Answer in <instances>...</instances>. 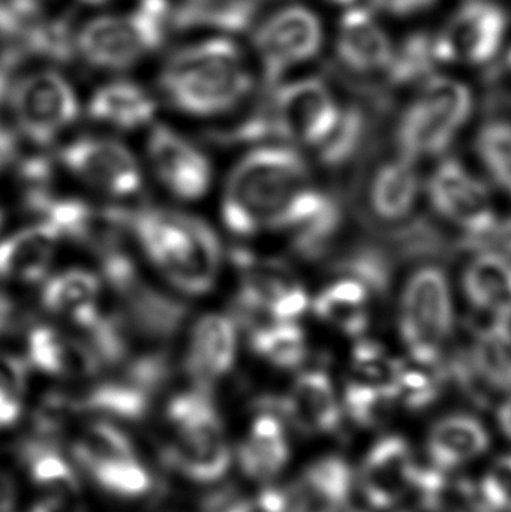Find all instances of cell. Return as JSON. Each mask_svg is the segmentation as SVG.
<instances>
[{
    "mask_svg": "<svg viewBox=\"0 0 511 512\" xmlns=\"http://www.w3.org/2000/svg\"><path fill=\"white\" fill-rule=\"evenodd\" d=\"M162 107L195 120L225 119L263 86L243 39L194 33L165 51L152 83Z\"/></svg>",
    "mask_w": 511,
    "mask_h": 512,
    "instance_id": "1",
    "label": "cell"
},
{
    "mask_svg": "<svg viewBox=\"0 0 511 512\" xmlns=\"http://www.w3.org/2000/svg\"><path fill=\"white\" fill-rule=\"evenodd\" d=\"M312 188L306 159L296 147L258 144L234 165L225 183L221 215L237 237L285 230L300 198Z\"/></svg>",
    "mask_w": 511,
    "mask_h": 512,
    "instance_id": "2",
    "label": "cell"
},
{
    "mask_svg": "<svg viewBox=\"0 0 511 512\" xmlns=\"http://www.w3.org/2000/svg\"><path fill=\"white\" fill-rule=\"evenodd\" d=\"M129 239L182 294L206 295L221 273L222 245L198 216L165 207L123 209Z\"/></svg>",
    "mask_w": 511,
    "mask_h": 512,
    "instance_id": "3",
    "label": "cell"
},
{
    "mask_svg": "<svg viewBox=\"0 0 511 512\" xmlns=\"http://www.w3.org/2000/svg\"><path fill=\"white\" fill-rule=\"evenodd\" d=\"M476 108V90L459 72H438L411 87L396 117L398 155L414 162L443 155L467 128Z\"/></svg>",
    "mask_w": 511,
    "mask_h": 512,
    "instance_id": "4",
    "label": "cell"
},
{
    "mask_svg": "<svg viewBox=\"0 0 511 512\" xmlns=\"http://www.w3.org/2000/svg\"><path fill=\"white\" fill-rule=\"evenodd\" d=\"M330 26L311 0H288L267 9L245 38L266 86L306 74L330 48Z\"/></svg>",
    "mask_w": 511,
    "mask_h": 512,
    "instance_id": "5",
    "label": "cell"
},
{
    "mask_svg": "<svg viewBox=\"0 0 511 512\" xmlns=\"http://www.w3.org/2000/svg\"><path fill=\"white\" fill-rule=\"evenodd\" d=\"M3 116L21 141L44 149L84 116V96L63 66L33 63L12 74Z\"/></svg>",
    "mask_w": 511,
    "mask_h": 512,
    "instance_id": "6",
    "label": "cell"
},
{
    "mask_svg": "<svg viewBox=\"0 0 511 512\" xmlns=\"http://www.w3.org/2000/svg\"><path fill=\"white\" fill-rule=\"evenodd\" d=\"M171 442L167 460L189 480L215 483L227 474L230 445L210 391L191 388L171 397L167 405Z\"/></svg>",
    "mask_w": 511,
    "mask_h": 512,
    "instance_id": "7",
    "label": "cell"
},
{
    "mask_svg": "<svg viewBox=\"0 0 511 512\" xmlns=\"http://www.w3.org/2000/svg\"><path fill=\"white\" fill-rule=\"evenodd\" d=\"M399 333L410 357L423 367H440L455 330L449 277L437 265L417 268L404 285L399 303Z\"/></svg>",
    "mask_w": 511,
    "mask_h": 512,
    "instance_id": "8",
    "label": "cell"
},
{
    "mask_svg": "<svg viewBox=\"0 0 511 512\" xmlns=\"http://www.w3.org/2000/svg\"><path fill=\"white\" fill-rule=\"evenodd\" d=\"M344 105L332 84L318 75L288 78L272 87L263 108L270 141L317 150L332 134Z\"/></svg>",
    "mask_w": 511,
    "mask_h": 512,
    "instance_id": "9",
    "label": "cell"
},
{
    "mask_svg": "<svg viewBox=\"0 0 511 512\" xmlns=\"http://www.w3.org/2000/svg\"><path fill=\"white\" fill-rule=\"evenodd\" d=\"M435 30L447 71H470L501 63L511 42V17L500 0H458Z\"/></svg>",
    "mask_w": 511,
    "mask_h": 512,
    "instance_id": "10",
    "label": "cell"
},
{
    "mask_svg": "<svg viewBox=\"0 0 511 512\" xmlns=\"http://www.w3.org/2000/svg\"><path fill=\"white\" fill-rule=\"evenodd\" d=\"M158 51L131 6L89 12L75 24L74 60L99 77L134 74Z\"/></svg>",
    "mask_w": 511,
    "mask_h": 512,
    "instance_id": "11",
    "label": "cell"
},
{
    "mask_svg": "<svg viewBox=\"0 0 511 512\" xmlns=\"http://www.w3.org/2000/svg\"><path fill=\"white\" fill-rule=\"evenodd\" d=\"M57 162L69 176L114 200L134 197L143 189V171L134 153L107 135H83L68 141Z\"/></svg>",
    "mask_w": 511,
    "mask_h": 512,
    "instance_id": "12",
    "label": "cell"
},
{
    "mask_svg": "<svg viewBox=\"0 0 511 512\" xmlns=\"http://www.w3.org/2000/svg\"><path fill=\"white\" fill-rule=\"evenodd\" d=\"M432 209L462 231L461 240L482 239L498 227L500 216L488 186L458 159H444L428 182Z\"/></svg>",
    "mask_w": 511,
    "mask_h": 512,
    "instance_id": "13",
    "label": "cell"
},
{
    "mask_svg": "<svg viewBox=\"0 0 511 512\" xmlns=\"http://www.w3.org/2000/svg\"><path fill=\"white\" fill-rule=\"evenodd\" d=\"M390 26L369 5L348 9L330 26L329 51L348 74L386 78L398 41Z\"/></svg>",
    "mask_w": 511,
    "mask_h": 512,
    "instance_id": "14",
    "label": "cell"
},
{
    "mask_svg": "<svg viewBox=\"0 0 511 512\" xmlns=\"http://www.w3.org/2000/svg\"><path fill=\"white\" fill-rule=\"evenodd\" d=\"M146 155L156 179L173 197L198 201L209 192L213 179L210 159L173 126L158 120L147 131Z\"/></svg>",
    "mask_w": 511,
    "mask_h": 512,
    "instance_id": "15",
    "label": "cell"
},
{
    "mask_svg": "<svg viewBox=\"0 0 511 512\" xmlns=\"http://www.w3.org/2000/svg\"><path fill=\"white\" fill-rule=\"evenodd\" d=\"M161 108L152 84L134 74L101 77L84 96V116L114 132L149 131L158 122Z\"/></svg>",
    "mask_w": 511,
    "mask_h": 512,
    "instance_id": "16",
    "label": "cell"
},
{
    "mask_svg": "<svg viewBox=\"0 0 511 512\" xmlns=\"http://www.w3.org/2000/svg\"><path fill=\"white\" fill-rule=\"evenodd\" d=\"M27 366L60 381H95L104 366L80 331L65 330L51 322H36L26 331Z\"/></svg>",
    "mask_w": 511,
    "mask_h": 512,
    "instance_id": "17",
    "label": "cell"
},
{
    "mask_svg": "<svg viewBox=\"0 0 511 512\" xmlns=\"http://www.w3.org/2000/svg\"><path fill=\"white\" fill-rule=\"evenodd\" d=\"M419 481L413 448L401 436L378 439L360 466V493L375 510L389 511L404 504Z\"/></svg>",
    "mask_w": 511,
    "mask_h": 512,
    "instance_id": "18",
    "label": "cell"
},
{
    "mask_svg": "<svg viewBox=\"0 0 511 512\" xmlns=\"http://www.w3.org/2000/svg\"><path fill=\"white\" fill-rule=\"evenodd\" d=\"M237 325L228 313H206L189 328L183 370L195 388L210 391L227 378L237 357Z\"/></svg>",
    "mask_w": 511,
    "mask_h": 512,
    "instance_id": "19",
    "label": "cell"
},
{
    "mask_svg": "<svg viewBox=\"0 0 511 512\" xmlns=\"http://www.w3.org/2000/svg\"><path fill=\"white\" fill-rule=\"evenodd\" d=\"M420 197V176L414 161L398 155L381 162L365 186V218L395 231L411 222Z\"/></svg>",
    "mask_w": 511,
    "mask_h": 512,
    "instance_id": "20",
    "label": "cell"
},
{
    "mask_svg": "<svg viewBox=\"0 0 511 512\" xmlns=\"http://www.w3.org/2000/svg\"><path fill=\"white\" fill-rule=\"evenodd\" d=\"M276 402L279 415L305 435H332L342 426L344 408L326 370L300 373L288 393Z\"/></svg>",
    "mask_w": 511,
    "mask_h": 512,
    "instance_id": "21",
    "label": "cell"
},
{
    "mask_svg": "<svg viewBox=\"0 0 511 512\" xmlns=\"http://www.w3.org/2000/svg\"><path fill=\"white\" fill-rule=\"evenodd\" d=\"M41 306L57 321L86 331L105 313L104 280L78 267L50 274L42 283Z\"/></svg>",
    "mask_w": 511,
    "mask_h": 512,
    "instance_id": "22",
    "label": "cell"
},
{
    "mask_svg": "<svg viewBox=\"0 0 511 512\" xmlns=\"http://www.w3.org/2000/svg\"><path fill=\"white\" fill-rule=\"evenodd\" d=\"M60 237L47 225H30L0 240V282L44 283L56 256Z\"/></svg>",
    "mask_w": 511,
    "mask_h": 512,
    "instance_id": "23",
    "label": "cell"
},
{
    "mask_svg": "<svg viewBox=\"0 0 511 512\" xmlns=\"http://www.w3.org/2000/svg\"><path fill=\"white\" fill-rule=\"evenodd\" d=\"M291 222V251L303 261L326 258L344 225V209L335 195L314 188Z\"/></svg>",
    "mask_w": 511,
    "mask_h": 512,
    "instance_id": "24",
    "label": "cell"
},
{
    "mask_svg": "<svg viewBox=\"0 0 511 512\" xmlns=\"http://www.w3.org/2000/svg\"><path fill=\"white\" fill-rule=\"evenodd\" d=\"M351 487L347 463L326 457L308 466L284 492L290 512H335L348 507Z\"/></svg>",
    "mask_w": 511,
    "mask_h": 512,
    "instance_id": "25",
    "label": "cell"
},
{
    "mask_svg": "<svg viewBox=\"0 0 511 512\" xmlns=\"http://www.w3.org/2000/svg\"><path fill=\"white\" fill-rule=\"evenodd\" d=\"M290 460V441L284 418L275 409L255 415L239 448L243 474L251 480L269 483Z\"/></svg>",
    "mask_w": 511,
    "mask_h": 512,
    "instance_id": "26",
    "label": "cell"
},
{
    "mask_svg": "<svg viewBox=\"0 0 511 512\" xmlns=\"http://www.w3.org/2000/svg\"><path fill=\"white\" fill-rule=\"evenodd\" d=\"M491 438L485 424L471 414L446 415L429 430L426 451L440 469H456L476 462L488 451Z\"/></svg>",
    "mask_w": 511,
    "mask_h": 512,
    "instance_id": "27",
    "label": "cell"
},
{
    "mask_svg": "<svg viewBox=\"0 0 511 512\" xmlns=\"http://www.w3.org/2000/svg\"><path fill=\"white\" fill-rule=\"evenodd\" d=\"M462 286L480 313L511 321V261L506 256L477 252L465 267Z\"/></svg>",
    "mask_w": 511,
    "mask_h": 512,
    "instance_id": "28",
    "label": "cell"
},
{
    "mask_svg": "<svg viewBox=\"0 0 511 512\" xmlns=\"http://www.w3.org/2000/svg\"><path fill=\"white\" fill-rule=\"evenodd\" d=\"M371 298L365 285L350 277L339 276L315 295L311 307L324 324L345 336L360 337L371 324Z\"/></svg>",
    "mask_w": 511,
    "mask_h": 512,
    "instance_id": "29",
    "label": "cell"
},
{
    "mask_svg": "<svg viewBox=\"0 0 511 512\" xmlns=\"http://www.w3.org/2000/svg\"><path fill=\"white\" fill-rule=\"evenodd\" d=\"M471 360L489 393H511V321L491 319L473 328L467 346Z\"/></svg>",
    "mask_w": 511,
    "mask_h": 512,
    "instance_id": "30",
    "label": "cell"
},
{
    "mask_svg": "<svg viewBox=\"0 0 511 512\" xmlns=\"http://www.w3.org/2000/svg\"><path fill=\"white\" fill-rule=\"evenodd\" d=\"M443 71L447 69L441 59L435 30H417L396 41L392 65L384 80L399 89L410 90Z\"/></svg>",
    "mask_w": 511,
    "mask_h": 512,
    "instance_id": "31",
    "label": "cell"
},
{
    "mask_svg": "<svg viewBox=\"0 0 511 512\" xmlns=\"http://www.w3.org/2000/svg\"><path fill=\"white\" fill-rule=\"evenodd\" d=\"M252 354L281 370L299 369L308 358V340L297 322H269L248 333Z\"/></svg>",
    "mask_w": 511,
    "mask_h": 512,
    "instance_id": "32",
    "label": "cell"
},
{
    "mask_svg": "<svg viewBox=\"0 0 511 512\" xmlns=\"http://www.w3.org/2000/svg\"><path fill=\"white\" fill-rule=\"evenodd\" d=\"M74 454L89 474L137 457L131 439L107 420L92 421L78 432Z\"/></svg>",
    "mask_w": 511,
    "mask_h": 512,
    "instance_id": "33",
    "label": "cell"
},
{
    "mask_svg": "<svg viewBox=\"0 0 511 512\" xmlns=\"http://www.w3.org/2000/svg\"><path fill=\"white\" fill-rule=\"evenodd\" d=\"M369 131L368 113L360 105L345 102L335 129L317 149L321 164L330 170L348 167L365 149Z\"/></svg>",
    "mask_w": 511,
    "mask_h": 512,
    "instance_id": "34",
    "label": "cell"
},
{
    "mask_svg": "<svg viewBox=\"0 0 511 512\" xmlns=\"http://www.w3.org/2000/svg\"><path fill=\"white\" fill-rule=\"evenodd\" d=\"M474 150L495 185L511 197V117H488L474 137Z\"/></svg>",
    "mask_w": 511,
    "mask_h": 512,
    "instance_id": "35",
    "label": "cell"
},
{
    "mask_svg": "<svg viewBox=\"0 0 511 512\" xmlns=\"http://www.w3.org/2000/svg\"><path fill=\"white\" fill-rule=\"evenodd\" d=\"M338 276L350 277L365 285L369 292L383 298L393 280V259L381 246L357 245L348 249L332 265Z\"/></svg>",
    "mask_w": 511,
    "mask_h": 512,
    "instance_id": "36",
    "label": "cell"
},
{
    "mask_svg": "<svg viewBox=\"0 0 511 512\" xmlns=\"http://www.w3.org/2000/svg\"><path fill=\"white\" fill-rule=\"evenodd\" d=\"M24 460L36 487L53 499L74 495L78 481L65 457L47 442H30L24 448Z\"/></svg>",
    "mask_w": 511,
    "mask_h": 512,
    "instance_id": "37",
    "label": "cell"
},
{
    "mask_svg": "<svg viewBox=\"0 0 511 512\" xmlns=\"http://www.w3.org/2000/svg\"><path fill=\"white\" fill-rule=\"evenodd\" d=\"M402 361L393 358L381 343L362 339L353 349L354 381L380 388L398 399Z\"/></svg>",
    "mask_w": 511,
    "mask_h": 512,
    "instance_id": "38",
    "label": "cell"
},
{
    "mask_svg": "<svg viewBox=\"0 0 511 512\" xmlns=\"http://www.w3.org/2000/svg\"><path fill=\"white\" fill-rule=\"evenodd\" d=\"M342 402L351 420L363 427H374L390 417L398 399L380 388L348 379Z\"/></svg>",
    "mask_w": 511,
    "mask_h": 512,
    "instance_id": "39",
    "label": "cell"
},
{
    "mask_svg": "<svg viewBox=\"0 0 511 512\" xmlns=\"http://www.w3.org/2000/svg\"><path fill=\"white\" fill-rule=\"evenodd\" d=\"M446 384L443 367L408 366L402 363L398 379V402L411 411H422L437 402Z\"/></svg>",
    "mask_w": 511,
    "mask_h": 512,
    "instance_id": "40",
    "label": "cell"
},
{
    "mask_svg": "<svg viewBox=\"0 0 511 512\" xmlns=\"http://www.w3.org/2000/svg\"><path fill=\"white\" fill-rule=\"evenodd\" d=\"M26 393V360L0 352V430L8 429L20 420Z\"/></svg>",
    "mask_w": 511,
    "mask_h": 512,
    "instance_id": "41",
    "label": "cell"
},
{
    "mask_svg": "<svg viewBox=\"0 0 511 512\" xmlns=\"http://www.w3.org/2000/svg\"><path fill=\"white\" fill-rule=\"evenodd\" d=\"M90 475L99 486L120 498H140L152 489V478L138 457L105 466Z\"/></svg>",
    "mask_w": 511,
    "mask_h": 512,
    "instance_id": "42",
    "label": "cell"
},
{
    "mask_svg": "<svg viewBox=\"0 0 511 512\" xmlns=\"http://www.w3.org/2000/svg\"><path fill=\"white\" fill-rule=\"evenodd\" d=\"M479 487L483 511L511 512V456L498 460Z\"/></svg>",
    "mask_w": 511,
    "mask_h": 512,
    "instance_id": "43",
    "label": "cell"
},
{
    "mask_svg": "<svg viewBox=\"0 0 511 512\" xmlns=\"http://www.w3.org/2000/svg\"><path fill=\"white\" fill-rule=\"evenodd\" d=\"M447 0H369V6L392 23H416L438 11Z\"/></svg>",
    "mask_w": 511,
    "mask_h": 512,
    "instance_id": "44",
    "label": "cell"
},
{
    "mask_svg": "<svg viewBox=\"0 0 511 512\" xmlns=\"http://www.w3.org/2000/svg\"><path fill=\"white\" fill-rule=\"evenodd\" d=\"M8 8L30 21L53 14L60 0H2Z\"/></svg>",
    "mask_w": 511,
    "mask_h": 512,
    "instance_id": "45",
    "label": "cell"
},
{
    "mask_svg": "<svg viewBox=\"0 0 511 512\" xmlns=\"http://www.w3.org/2000/svg\"><path fill=\"white\" fill-rule=\"evenodd\" d=\"M311 2L320 6L321 9L327 8L338 11V14L348 11V9L369 5V0H311Z\"/></svg>",
    "mask_w": 511,
    "mask_h": 512,
    "instance_id": "46",
    "label": "cell"
},
{
    "mask_svg": "<svg viewBox=\"0 0 511 512\" xmlns=\"http://www.w3.org/2000/svg\"><path fill=\"white\" fill-rule=\"evenodd\" d=\"M15 505V492L8 477L0 474V512H12Z\"/></svg>",
    "mask_w": 511,
    "mask_h": 512,
    "instance_id": "47",
    "label": "cell"
},
{
    "mask_svg": "<svg viewBox=\"0 0 511 512\" xmlns=\"http://www.w3.org/2000/svg\"><path fill=\"white\" fill-rule=\"evenodd\" d=\"M78 6L89 12L105 11V9L119 8L123 0H75Z\"/></svg>",
    "mask_w": 511,
    "mask_h": 512,
    "instance_id": "48",
    "label": "cell"
},
{
    "mask_svg": "<svg viewBox=\"0 0 511 512\" xmlns=\"http://www.w3.org/2000/svg\"><path fill=\"white\" fill-rule=\"evenodd\" d=\"M497 420L500 429L511 441V397L498 408Z\"/></svg>",
    "mask_w": 511,
    "mask_h": 512,
    "instance_id": "49",
    "label": "cell"
},
{
    "mask_svg": "<svg viewBox=\"0 0 511 512\" xmlns=\"http://www.w3.org/2000/svg\"><path fill=\"white\" fill-rule=\"evenodd\" d=\"M501 63H503L504 72H506L507 77L511 80V42Z\"/></svg>",
    "mask_w": 511,
    "mask_h": 512,
    "instance_id": "50",
    "label": "cell"
},
{
    "mask_svg": "<svg viewBox=\"0 0 511 512\" xmlns=\"http://www.w3.org/2000/svg\"><path fill=\"white\" fill-rule=\"evenodd\" d=\"M3 224H5V213H3V209L0 207V230H2Z\"/></svg>",
    "mask_w": 511,
    "mask_h": 512,
    "instance_id": "51",
    "label": "cell"
},
{
    "mask_svg": "<svg viewBox=\"0 0 511 512\" xmlns=\"http://www.w3.org/2000/svg\"><path fill=\"white\" fill-rule=\"evenodd\" d=\"M335 512H362V511L354 510V508H350V507H344V508H341V510H338Z\"/></svg>",
    "mask_w": 511,
    "mask_h": 512,
    "instance_id": "52",
    "label": "cell"
},
{
    "mask_svg": "<svg viewBox=\"0 0 511 512\" xmlns=\"http://www.w3.org/2000/svg\"><path fill=\"white\" fill-rule=\"evenodd\" d=\"M420 512H441V511H438V510H422Z\"/></svg>",
    "mask_w": 511,
    "mask_h": 512,
    "instance_id": "53",
    "label": "cell"
}]
</instances>
